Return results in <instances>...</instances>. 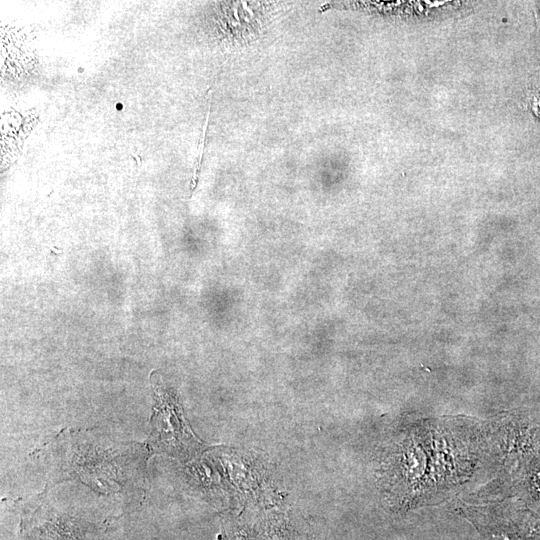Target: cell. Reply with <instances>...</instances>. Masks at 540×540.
I'll return each instance as SVG.
<instances>
[{
  "instance_id": "1",
  "label": "cell",
  "mask_w": 540,
  "mask_h": 540,
  "mask_svg": "<svg viewBox=\"0 0 540 540\" xmlns=\"http://www.w3.org/2000/svg\"><path fill=\"white\" fill-rule=\"evenodd\" d=\"M155 394L154 411L152 415L153 443L157 448L171 454L180 452L179 445L187 444L191 433L182 421L177 400L165 389L161 388L157 380L153 381ZM195 443V442H192Z\"/></svg>"
}]
</instances>
